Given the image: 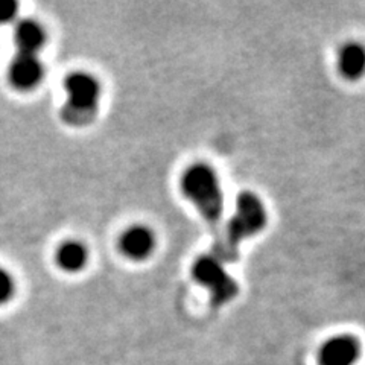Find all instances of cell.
<instances>
[{
	"instance_id": "6da1fadb",
	"label": "cell",
	"mask_w": 365,
	"mask_h": 365,
	"mask_svg": "<svg viewBox=\"0 0 365 365\" xmlns=\"http://www.w3.org/2000/svg\"><path fill=\"white\" fill-rule=\"evenodd\" d=\"M267 225V210L260 198L251 192H244L236 201V212L227 224L224 235L213 248V256L221 262H235L239 247L247 239L256 236Z\"/></svg>"
},
{
	"instance_id": "7a4b0ae2",
	"label": "cell",
	"mask_w": 365,
	"mask_h": 365,
	"mask_svg": "<svg viewBox=\"0 0 365 365\" xmlns=\"http://www.w3.org/2000/svg\"><path fill=\"white\" fill-rule=\"evenodd\" d=\"M181 190L205 221L220 222L224 212V193L213 168L204 163L187 168L181 177Z\"/></svg>"
},
{
	"instance_id": "3957f363",
	"label": "cell",
	"mask_w": 365,
	"mask_h": 365,
	"mask_svg": "<svg viewBox=\"0 0 365 365\" xmlns=\"http://www.w3.org/2000/svg\"><path fill=\"white\" fill-rule=\"evenodd\" d=\"M66 102L61 107V119L75 128L90 125L98 116L101 84L87 72H73L64 83Z\"/></svg>"
},
{
	"instance_id": "277c9868",
	"label": "cell",
	"mask_w": 365,
	"mask_h": 365,
	"mask_svg": "<svg viewBox=\"0 0 365 365\" xmlns=\"http://www.w3.org/2000/svg\"><path fill=\"white\" fill-rule=\"evenodd\" d=\"M192 276L207 289L216 306L232 302L239 292L237 283L224 268V262L213 255L201 256L193 262Z\"/></svg>"
},
{
	"instance_id": "5b68a950",
	"label": "cell",
	"mask_w": 365,
	"mask_h": 365,
	"mask_svg": "<svg viewBox=\"0 0 365 365\" xmlns=\"http://www.w3.org/2000/svg\"><path fill=\"white\" fill-rule=\"evenodd\" d=\"M44 76V66L38 55L17 52L8 67L11 86L19 90L36 88Z\"/></svg>"
},
{
	"instance_id": "8992f818",
	"label": "cell",
	"mask_w": 365,
	"mask_h": 365,
	"mask_svg": "<svg viewBox=\"0 0 365 365\" xmlns=\"http://www.w3.org/2000/svg\"><path fill=\"white\" fill-rule=\"evenodd\" d=\"M361 356L359 341L351 335L327 339L319 350V365H355Z\"/></svg>"
},
{
	"instance_id": "52a82bcc",
	"label": "cell",
	"mask_w": 365,
	"mask_h": 365,
	"mask_svg": "<svg viewBox=\"0 0 365 365\" xmlns=\"http://www.w3.org/2000/svg\"><path fill=\"white\" fill-rule=\"evenodd\" d=\"M155 248V236L151 228L145 225H133L120 237L122 253L133 260L150 257Z\"/></svg>"
},
{
	"instance_id": "ba28073f",
	"label": "cell",
	"mask_w": 365,
	"mask_h": 365,
	"mask_svg": "<svg viewBox=\"0 0 365 365\" xmlns=\"http://www.w3.org/2000/svg\"><path fill=\"white\" fill-rule=\"evenodd\" d=\"M14 43L19 52L38 55L46 43V31L36 20H19L14 26Z\"/></svg>"
},
{
	"instance_id": "9c48e42d",
	"label": "cell",
	"mask_w": 365,
	"mask_h": 365,
	"mask_svg": "<svg viewBox=\"0 0 365 365\" xmlns=\"http://www.w3.org/2000/svg\"><path fill=\"white\" fill-rule=\"evenodd\" d=\"M339 73L350 81H356L365 75V46L350 41L338 53Z\"/></svg>"
},
{
	"instance_id": "30bf717a",
	"label": "cell",
	"mask_w": 365,
	"mask_h": 365,
	"mask_svg": "<svg viewBox=\"0 0 365 365\" xmlns=\"http://www.w3.org/2000/svg\"><path fill=\"white\" fill-rule=\"evenodd\" d=\"M55 260L60 269L67 272H78L87 265V248L78 241H66L56 250Z\"/></svg>"
},
{
	"instance_id": "8fae6325",
	"label": "cell",
	"mask_w": 365,
	"mask_h": 365,
	"mask_svg": "<svg viewBox=\"0 0 365 365\" xmlns=\"http://www.w3.org/2000/svg\"><path fill=\"white\" fill-rule=\"evenodd\" d=\"M14 295V279L11 274L0 267V304L13 299Z\"/></svg>"
},
{
	"instance_id": "7c38bea8",
	"label": "cell",
	"mask_w": 365,
	"mask_h": 365,
	"mask_svg": "<svg viewBox=\"0 0 365 365\" xmlns=\"http://www.w3.org/2000/svg\"><path fill=\"white\" fill-rule=\"evenodd\" d=\"M19 14V5L13 0H0V23L16 21Z\"/></svg>"
}]
</instances>
